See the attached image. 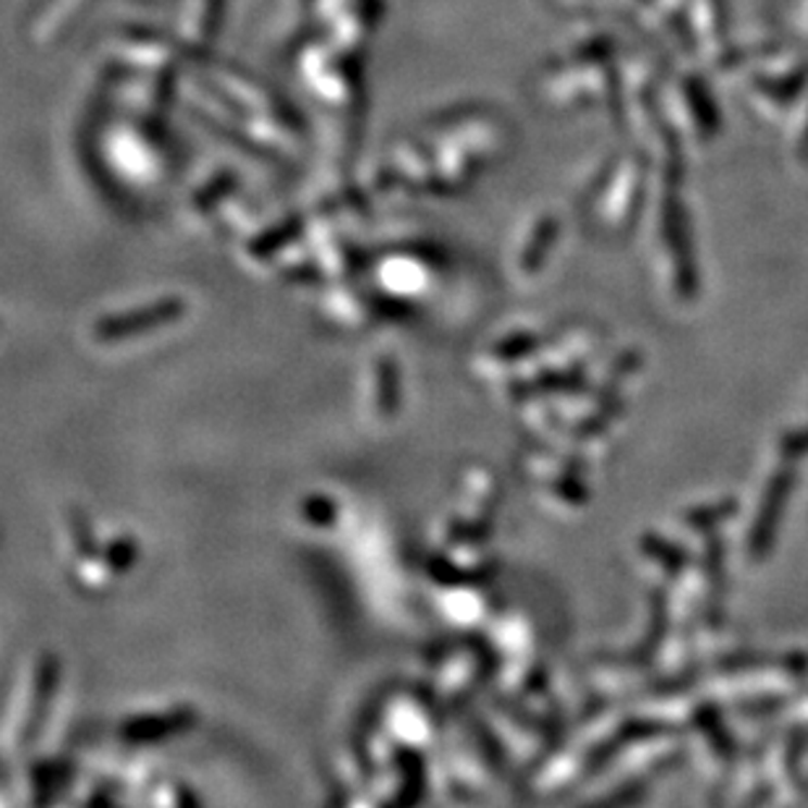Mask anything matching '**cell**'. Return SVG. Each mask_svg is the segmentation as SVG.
Segmentation results:
<instances>
[{
  "instance_id": "cell-3",
  "label": "cell",
  "mask_w": 808,
  "mask_h": 808,
  "mask_svg": "<svg viewBox=\"0 0 808 808\" xmlns=\"http://www.w3.org/2000/svg\"><path fill=\"white\" fill-rule=\"evenodd\" d=\"M55 676H58L55 659L48 657L40 667V676H37V696L31 698V711L27 717V737H31V733L37 730V724L42 722L45 709H48V698H50V694H53Z\"/></svg>"
},
{
  "instance_id": "cell-6",
  "label": "cell",
  "mask_w": 808,
  "mask_h": 808,
  "mask_svg": "<svg viewBox=\"0 0 808 808\" xmlns=\"http://www.w3.org/2000/svg\"><path fill=\"white\" fill-rule=\"evenodd\" d=\"M134 557H137V547H134L131 539H126V536L118 539V542H113L111 550H108V563L118 570H126L128 566H131Z\"/></svg>"
},
{
  "instance_id": "cell-1",
  "label": "cell",
  "mask_w": 808,
  "mask_h": 808,
  "mask_svg": "<svg viewBox=\"0 0 808 808\" xmlns=\"http://www.w3.org/2000/svg\"><path fill=\"white\" fill-rule=\"evenodd\" d=\"M184 314L181 301H160V304L147 306L139 312H126V314H113V317L100 319L94 325V338L100 341H121V338L142 336V332L155 330L160 325H168L173 319H178Z\"/></svg>"
},
{
  "instance_id": "cell-2",
  "label": "cell",
  "mask_w": 808,
  "mask_h": 808,
  "mask_svg": "<svg viewBox=\"0 0 808 808\" xmlns=\"http://www.w3.org/2000/svg\"><path fill=\"white\" fill-rule=\"evenodd\" d=\"M189 722H191L189 709L168 711V715L139 717V720H131L126 724L124 737H128V741H134V743L160 741V737H168L173 733H178V730H184Z\"/></svg>"
},
{
  "instance_id": "cell-4",
  "label": "cell",
  "mask_w": 808,
  "mask_h": 808,
  "mask_svg": "<svg viewBox=\"0 0 808 808\" xmlns=\"http://www.w3.org/2000/svg\"><path fill=\"white\" fill-rule=\"evenodd\" d=\"M377 406L382 416H393L397 408V369L384 358L380 364V395H377Z\"/></svg>"
},
{
  "instance_id": "cell-5",
  "label": "cell",
  "mask_w": 808,
  "mask_h": 808,
  "mask_svg": "<svg viewBox=\"0 0 808 808\" xmlns=\"http://www.w3.org/2000/svg\"><path fill=\"white\" fill-rule=\"evenodd\" d=\"M304 513H306V521L327 526L336 521V503H330V500H325V497H312L310 503L304 505Z\"/></svg>"
}]
</instances>
